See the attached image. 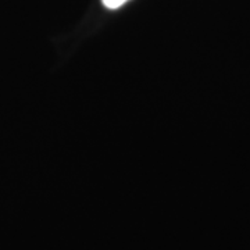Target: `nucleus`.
<instances>
[{"mask_svg": "<svg viewBox=\"0 0 250 250\" xmlns=\"http://www.w3.org/2000/svg\"><path fill=\"white\" fill-rule=\"evenodd\" d=\"M103 1V4L110 10H116L120 9L121 6H124L126 1H129V0H102Z\"/></svg>", "mask_w": 250, "mask_h": 250, "instance_id": "nucleus-1", "label": "nucleus"}]
</instances>
